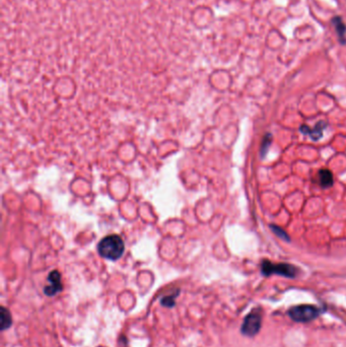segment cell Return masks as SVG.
I'll return each mask as SVG.
<instances>
[{
	"mask_svg": "<svg viewBox=\"0 0 346 347\" xmlns=\"http://www.w3.org/2000/svg\"><path fill=\"white\" fill-rule=\"evenodd\" d=\"M125 251V245L122 238L118 235H110L104 238L98 245V252L101 257L108 260L120 259Z\"/></svg>",
	"mask_w": 346,
	"mask_h": 347,
	"instance_id": "obj_1",
	"label": "cell"
},
{
	"mask_svg": "<svg viewBox=\"0 0 346 347\" xmlns=\"http://www.w3.org/2000/svg\"><path fill=\"white\" fill-rule=\"evenodd\" d=\"M323 310L314 304H298L287 311L289 317L297 323H309L316 320Z\"/></svg>",
	"mask_w": 346,
	"mask_h": 347,
	"instance_id": "obj_2",
	"label": "cell"
},
{
	"mask_svg": "<svg viewBox=\"0 0 346 347\" xmlns=\"http://www.w3.org/2000/svg\"><path fill=\"white\" fill-rule=\"evenodd\" d=\"M261 272L264 276L276 274L287 278H295L298 273V268L289 263H272L270 261L263 260L261 263Z\"/></svg>",
	"mask_w": 346,
	"mask_h": 347,
	"instance_id": "obj_3",
	"label": "cell"
},
{
	"mask_svg": "<svg viewBox=\"0 0 346 347\" xmlns=\"http://www.w3.org/2000/svg\"><path fill=\"white\" fill-rule=\"evenodd\" d=\"M262 310L260 307L252 310L245 318L241 332L243 335L248 337H254L259 333L261 326H262Z\"/></svg>",
	"mask_w": 346,
	"mask_h": 347,
	"instance_id": "obj_4",
	"label": "cell"
},
{
	"mask_svg": "<svg viewBox=\"0 0 346 347\" xmlns=\"http://www.w3.org/2000/svg\"><path fill=\"white\" fill-rule=\"evenodd\" d=\"M48 281L50 282L49 285H47L44 288V294L48 297H54L58 293H60L63 288L61 283V274L57 270H53L48 275Z\"/></svg>",
	"mask_w": 346,
	"mask_h": 347,
	"instance_id": "obj_5",
	"label": "cell"
},
{
	"mask_svg": "<svg viewBox=\"0 0 346 347\" xmlns=\"http://www.w3.org/2000/svg\"><path fill=\"white\" fill-rule=\"evenodd\" d=\"M326 128H327V123L324 122V121H320L316 124V126L314 128H311L307 125H302L300 130L303 134L309 135L311 137V139H313L314 141H318L319 139L322 138L323 132Z\"/></svg>",
	"mask_w": 346,
	"mask_h": 347,
	"instance_id": "obj_6",
	"label": "cell"
},
{
	"mask_svg": "<svg viewBox=\"0 0 346 347\" xmlns=\"http://www.w3.org/2000/svg\"><path fill=\"white\" fill-rule=\"evenodd\" d=\"M319 182H320V185L323 187V188H329L333 185V175L331 173L330 170H327V169H323L321 171H319Z\"/></svg>",
	"mask_w": 346,
	"mask_h": 347,
	"instance_id": "obj_7",
	"label": "cell"
},
{
	"mask_svg": "<svg viewBox=\"0 0 346 347\" xmlns=\"http://www.w3.org/2000/svg\"><path fill=\"white\" fill-rule=\"evenodd\" d=\"M12 323V318L10 315V312L4 307L1 306L0 307V325H1V331H4L6 329H8L11 326Z\"/></svg>",
	"mask_w": 346,
	"mask_h": 347,
	"instance_id": "obj_8",
	"label": "cell"
},
{
	"mask_svg": "<svg viewBox=\"0 0 346 347\" xmlns=\"http://www.w3.org/2000/svg\"><path fill=\"white\" fill-rule=\"evenodd\" d=\"M271 142H272V135L270 133H267L264 137H263V140H262V143H261V149H260V152H261V158H265L268 150H269V147L271 145Z\"/></svg>",
	"mask_w": 346,
	"mask_h": 347,
	"instance_id": "obj_9",
	"label": "cell"
},
{
	"mask_svg": "<svg viewBox=\"0 0 346 347\" xmlns=\"http://www.w3.org/2000/svg\"><path fill=\"white\" fill-rule=\"evenodd\" d=\"M270 228H271V230H272L278 238H280V239H282V240H284V241H286V242H290V241H291V238H290L289 234H287L282 227H280V226H278V225H276V224H271V225H270Z\"/></svg>",
	"mask_w": 346,
	"mask_h": 347,
	"instance_id": "obj_10",
	"label": "cell"
},
{
	"mask_svg": "<svg viewBox=\"0 0 346 347\" xmlns=\"http://www.w3.org/2000/svg\"><path fill=\"white\" fill-rule=\"evenodd\" d=\"M180 294L179 291H177L174 295H170V296H167V297H164L161 301V304H163L164 306H167V307H173L175 304H176V298L177 296Z\"/></svg>",
	"mask_w": 346,
	"mask_h": 347,
	"instance_id": "obj_11",
	"label": "cell"
},
{
	"mask_svg": "<svg viewBox=\"0 0 346 347\" xmlns=\"http://www.w3.org/2000/svg\"><path fill=\"white\" fill-rule=\"evenodd\" d=\"M334 22H335V27H336V31H337V33H338V35L340 36V38H342L343 37V35L345 34V26L343 25V23H342V21H341V18H339V17H337V18H335L334 20Z\"/></svg>",
	"mask_w": 346,
	"mask_h": 347,
	"instance_id": "obj_12",
	"label": "cell"
}]
</instances>
